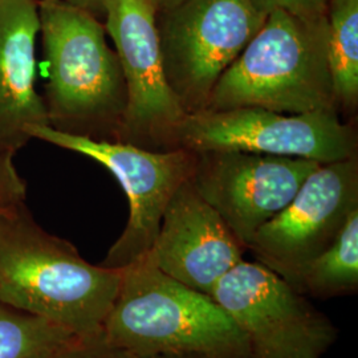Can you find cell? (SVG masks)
<instances>
[{"label":"cell","instance_id":"6da1fadb","mask_svg":"<svg viewBox=\"0 0 358 358\" xmlns=\"http://www.w3.org/2000/svg\"><path fill=\"white\" fill-rule=\"evenodd\" d=\"M120 282L121 268L88 263L40 227L26 203L0 214V303L96 340Z\"/></svg>","mask_w":358,"mask_h":358},{"label":"cell","instance_id":"7a4b0ae2","mask_svg":"<svg viewBox=\"0 0 358 358\" xmlns=\"http://www.w3.org/2000/svg\"><path fill=\"white\" fill-rule=\"evenodd\" d=\"M38 6L48 127L117 141L127 110V87L105 27L94 15L60 0H38Z\"/></svg>","mask_w":358,"mask_h":358},{"label":"cell","instance_id":"3957f363","mask_svg":"<svg viewBox=\"0 0 358 358\" xmlns=\"http://www.w3.org/2000/svg\"><path fill=\"white\" fill-rule=\"evenodd\" d=\"M103 338L137 358L157 353L252 358L245 334L213 296L171 279L146 256L121 268Z\"/></svg>","mask_w":358,"mask_h":358},{"label":"cell","instance_id":"277c9868","mask_svg":"<svg viewBox=\"0 0 358 358\" xmlns=\"http://www.w3.org/2000/svg\"><path fill=\"white\" fill-rule=\"evenodd\" d=\"M256 106L282 115L338 112L328 63L327 15L304 19L282 10L222 75L205 110Z\"/></svg>","mask_w":358,"mask_h":358},{"label":"cell","instance_id":"5b68a950","mask_svg":"<svg viewBox=\"0 0 358 358\" xmlns=\"http://www.w3.org/2000/svg\"><path fill=\"white\" fill-rule=\"evenodd\" d=\"M266 19L252 0H186L157 13L167 84L186 115L205 110L219 78Z\"/></svg>","mask_w":358,"mask_h":358},{"label":"cell","instance_id":"8992f818","mask_svg":"<svg viewBox=\"0 0 358 358\" xmlns=\"http://www.w3.org/2000/svg\"><path fill=\"white\" fill-rule=\"evenodd\" d=\"M192 153L236 150L319 164L356 157L357 140L337 112L282 115L256 106L185 115L169 136L167 149Z\"/></svg>","mask_w":358,"mask_h":358},{"label":"cell","instance_id":"52a82bcc","mask_svg":"<svg viewBox=\"0 0 358 358\" xmlns=\"http://www.w3.org/2000/svg\"><path fill=\"white\" fill-rule=\"evenodd\" d=\"M31 140L81 154L109 170L127 194V227L103 259V267L124 268L146 255L159 230L169 201L189 180L195 153L186 149L152 152L121 141L94 140L59 131L48 125L27 129Z\"/></svg>","mask_w":358,"mask_h":358},{"label":"cell","instance_id":"ba28073f","mask_svg":"<svg viewBox=\"0 0 358 358\" xmlns=\"http://www.w3.org/2000/svg\"><path fill=\"white\" fill-rule=\"evenodd\" d=\"M211 296L245 334L252 358H321L337 340L332 321L259 262H241Z\"/></svg>","mask_w":358,"mask_h":358},{"label":"cell","instance_id":"9c48e42d","mask_svg":"<svg viewBox=\"0 0 358 358\" xmlns=\"http://www.w3.org/2000/svg\"><path fill=\"white\" fill-rule=\"evenodd\" d=\"M320 165L303 158L211 150L195 153L190 182L248 248L256 231L292 201Z\"/></svg>","mask_w":358,"mask_h":358},{"label":"cell","instance_id":"30bf717a","mask_svg":"<svg viewBox=\"0 0 358 358\" xmlns=\"http://www.w3.org/2000/svg\"><path fill=\"white\" fill-rule=\"evenodd\" d=\"M155 10L148 0H106L105 31L118 56L127 87V110L117 141H154L166 148L185 117L167 84L159 50Z\"/></svg>","mask_w":358,"mask_h":358},{"label":"cell","instance_id":"8fae6325","mask_svg":"<svg viewBox=\"0 0 358 358\" xmlns=\"http://www.w3.org/2000/svg\"><path fill=\"white\" fill-rule=\"evenodd\" d=\"M358 208L357 158L321 164L292 201L256 231L248 251L278 272L320 255Z\"/></svg>","mask_w":358,"mask_h":358},{"label":"cell","instance_id":"7c38bea8","mask_svg":"<svg viewBox=\"0 0 358 358\" xmlns=\"http://www.w3.org/2000/svg\"><path fill=\"white\" fill-rule=\"evenodd\" d=\"M247 247L189 180L169 201L146 257L171 279L206 294L244 260Z\"/></svg>","mask_w":358,"mask_h":358},{"label":"cell","instance_id":"4fadbf2b","mask_svg":"<svg viewBox=\"0 0 358 358\" xmlns=\"http://www.w3.org/2000/svg\"><path fill=\"white\" fill-rule=\"evenodd\" d=\"M38 0H0V153L31 141L27 129L48 125L38 90Z\"/></svg>","mask_w":358,"mask_h":358},{"label":"cell","instance_id":"5bb4252c","mask_svg":"<svg viewBox=\"0 0 358 358\" xmlns=\"http://www.w3.org/2000/svg\"><path fill=\"white\" fill-rule=\"evenodd\" d=\"M278 273L304 296L331 299L358 291V208L346 219L337 238L320 255Z\"/></svg>","mask_w":358,"mask_h":358},{"label":"cell","instance_id":"9a60e30c","mask_svg":"<svg viewBox=\"0 0 358 358\" xmlns=\"http://www.w3.org/2000/svg\"><path fill=\"white\" fill-rule=\"evenodd\" d=\"M328 63L338 109L358 103V0H332L327 11Z\"/></svg>","mask_w":358,"mask_h":358},{"label":"cell","instance_id":"2e32d148","mask_svg":"<svg viewBox=\"0 0 358 358\" xmlns=\"http://www.w3.org/2000/svg\"><path fill=\"white\" fill-rule=\"evenodd\" d=\"M81 341L88 340L0 303V358H50Z\"/></svg>","mask_w":358,"mask_h":358},{"label":"cell","instance_id":"e0dca14e","mask_svg":"<svg viewBox=\"0 0 358 358\" xmlns=\"http://www.w3.org/2000/svg\"><path fill=\"white\" fill-rule=\"evenodd\" d=\"M27 183L13 162V155L0 153V214L26 203Z\"/></svg>","mask_w":358,"mask_h":358},{"label":"cell","instance_id":"ac0fdd59","mask_svg":"<svg viewBox=\"0 0 358 358\" xmlns=\"http://www.w3.org/2000/svg\"><path fill=\"white\" fill-rule=\"evenodd\" d=\"M256 8L268 15L273 10H282L304 19H317L327 15L332 0H252Z\"/></svg>","mask_w":358,"mask_h":358},{"label":"cell","instance_id":"d6986e66","mask_svg":"<svg viewBox=\"0 0 358 358\" xmlns=\"http://www.w3.org/2000/svg\"><path fill=\"white\" fill-rule=\"evenodd\" d=\"M50 358H137L128 350L109 345L103 336L96 340L81 341Z\"/></svg>","mask_w":358,"mask_h":358},{"label":"cell","instance_id":"ffe728a7","mask_svg":"<svg viewBox=\"0 0 358 358\" xmlns=\"http://www.w3.org/2000/svg\"><path fill=\"white\" fill-rule=\"evenodd\" d=\"M60 1H64L81 10H85L99 19L103 17V13H105L106 0H60Z\"/></svg>","mask_w":358,"mask_h":358},{"label":"cell","instance_id":"44dd1931","mask_svg":"<svg viewBox=\"0 0 358 358\" xmlns=\"http://www.w3.org/2000/svg\"><path fill=\"white\" fill-rule=\"evenodd\" d=\"M148 1L152 4L155 13H159V11H166L170 8H174L186 0H148Z\"/></svg>","mask_w":358,"mask_h":358},{"label":"cell","instance_id":"7402d4cb","mask_svg":"<svg viewBox=\"0 0 358 358\" xmlns=\"http://www.w3.org/2000/svg\"><path fill=\"white\" fill-rule=\"evenodd\" d=\"M138 358H203L195 355H180V353H157V355H150L145 357Z\"/></svg>","mask_w":358,"mask_h":358}]
</instances>
